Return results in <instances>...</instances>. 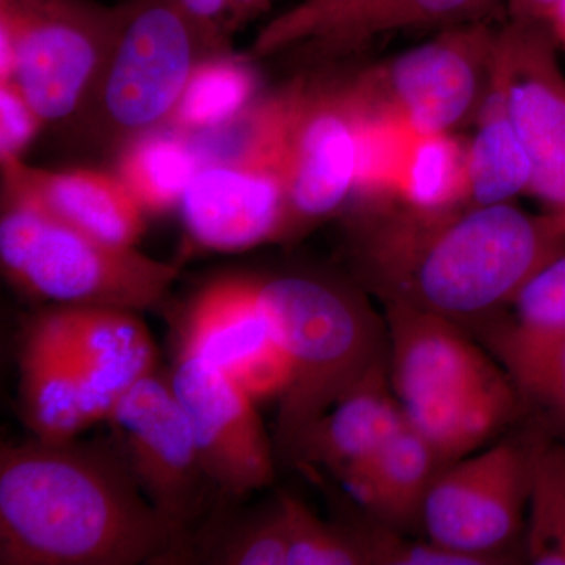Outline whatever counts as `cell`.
<instances>
[{
    "label": "cell",
    "mask_w": 565,
    "mask_h": 565,
    "mask_svg": "<svg viewBox=\"0 0 565 565\" xmlns=\"http://www.w3.org/2000/svg\"><path fill=\"white\" fill-rule=\"evenodd\" d=\"M349 217V258L360 286L384 303L460 326L501 316L565 250L559 222L512 203L426 212L384 199L355 203Z\"/></svg>",
    "instance_id": "obj_1"
},
{
    "label": "cell",
    "mask_w": 565,
    "mask_h": 565,
    "mask_svg": "<svg viewBox=\"0 0 565 565\" xmlns=\"http://www.w3.org/2000/svg\"><path fill=\"white\" fill-rule=\"evenodd\" d=\"M185 537L117 448L74 438L0 448V565L158 563Z\"/></svg>",
    "instance_id": "obj_2"
},
{
    "label": "cell",
    "mask_w": 565,
    "mask_h": 565,
    "mask_svg": "<svg viewBox=\"0 0 565 565\" xmlns=\"http://www.w3.org/2000/svg\"><path fill=\"white\" fill-rule=\"evenodd\" d=\"M256 280L291 362L274 434L277 459L288 462L305 430L388 356L385 321L360 288L330 275L292 270Z\"/></svg>",
    "instance_id": "obj_3"
},
{
    "label": "cell",
    "mask_w": 565,
    "mask_h": 565,
    "mask_svg": "<svg viewBox=\"0 0 565 565\" xmlns=\"http://www.w3.org/2000/svg\"><path fill=\"white\" fill-rule=\"evenodd\" d=\"M288 118L286 85L221 131L192 137L202 163L178 210L193 245L239 253L282 243Z\"/></svg>",
    "instance_id": "obj_4"
},
{
    "label": "cell",
    "mask_w": 565,
    "mask_h": 565,
    "mask_svg": "<svg viewBox=\"0 0 565 565\" xmlns=\"http://www.w3.org/2000/svg\"><path fill=\"white\" fill-rule=\"evenodd\" d=\"M0 264L11 285L57 307H158L180 269L137 247L77 232L31 203L2 195Z\"/></svg>",
    "instance_id": "obj_5"
},
{
    "label": "cell",
    "mask_w": 565,
    "mask_h": 565,
    "mask_svg": "<svg viewBox=\"0 0 565 565\" xmlns=\"http://www.w3.org/2000/svg\"><path fill=\"white\" fill-rule=\"evenodd\" d=\"M120 11L92 0H0V85H14L44 125L81 117Z\"/></svg>",
    "instance_id": "obj_6"
},
{
    "label": "cell",
    "mask_w": 565,
    "mask_h": 565,
    "mask_svg": "<svg viewBox=\"0 0 565 565\" xmlns=\"http://www.w3.org/2000/svg\"><path fill=\"white\" fill-rule=\"evenodd\" d=\"M87 109L107 141L163 128L196 65L217 54L174 0H128Z\"/></svg>",
    "instance_id": "obj_7"
},
{
    "label": "cell",
    "mask_w": 565,
    "mask_h": 565,
    "mask_svg": "<svg viewBox=\"0 0 565 565\" xmlns=\"http://www.w3.org/2000/svg\"><path fill=\"white\" fill-rule=\"evenodd\" d=\"M498 33L489 21L441 29L434 39L356 71L360 103L422 136L456 134L476 121L486 102Z\"/></svg>",
    "instance_id": "obj_8"
},
{
    "label": "cell",
    "mask_w": 565,
    "mask_h": 565,
    "mask_svg": "<svg viewBox=\"0 0 565 565\" xmlns=\"http://www.w3.org/2000/svg\"><path fill=\"white\" fill-rule=\"evenodd\" d=\"M288 92L281 244L294 243L348 210L362 163V109L352 74L297 77Z\"/></svg>",
    "instance_id": "obj_9"
},
{
    "label": "cell",
    "mask_w": 565,
    "mask_h": 565,
    "mask_svg": "<svg viewBox=\"0 0 565 565\" xmlns=\"http://www.w3.org/2000/svg\"><path fill=\"white\" fill-rule=\"evenodd\" d=\"M534 444L508 440L446 465L426 494V537L481 565L503 564L525 533Z\"/></svg>",
    "instance_id": "obj_10"
},
{
    "label": "cell",
    "mask_w": 565,
    "mask_h": 565,
    "mask_svg": "<svg viewBox=\"0 0 565 565\" xmlns=\"http://www.w3.org/2000/svg\"><path fill=\"white\" fill-rule=\"evenodd\" d=\"M115 446L156 511L188 534L207 489L191 419L172 379L148 374L107 416Z\"/></svg>",
    "instance_id": "obj_11"
},
{
    "label": "cell",
    "mask_w": 565,
    "mask_h": 565,
    "mask_svg": "<svg viewBox=\"0 0 565 565\" xmlns=\"http://www.w3.org/2000/svg\"><path fill=\"white\" fill-rule=\"evenodd\" d=\"M552 25L509 21L498 33L493 84L530 158L533 193L565 230V79Z\"/></svg>",
    "instance_id": "obj_12"
},
{
    "label": "cell",
    "mask_w": 565,
    "mask_h": 565,
    "mask_svg": "<svg viewBox=\"0 0 565 565\" xmlns=\"http://www.w3.org/2000/svg\"><path fill=\"white\" fill-rule=\"evenodd\" d=\"M174 392L191 419L204 473L228 498L273 484L277 452L255 401L226 373L181 351L172 374Z\"/></svg>",
    "instance_id": "obj_13"
},
{
    "label": "cell",
    "mask_w": 565,
    "mask_h": 565,
    "mask_svg": "<svg viewBox=\"0 0 565 565\" xmlns=\"http://www.w3.org/2000/svg\"><path fill=\"white\" fill-rule=\"evenodd\" d=\"M390 382L401 405L468 392L504 373L462 326L405 303H384Z\"/></svg>",
    "instance_id": "obj_14"
},
{
    "label": "cell",
    "mask_w": 565,
    "mask_h": 565,
    "mask_svg": "<svg viewBox=\"0 0 565 565\" xmlns=\"http://www.w3.org/2000/svg\"><path fill=\"white\" fill-rule=\"evenodd\" d=\"M2 195L31 203L71 228L121 247H137L147 230L139 203L115 172L47 170L6 159Z\"/></svg>",
    "instance_id": "obj_15"
},
{
    "label": "cell",
    "mask_w": 565,
    "mask_h": 565,
    "mask_svg": "<svg viewBox=\"0 0 565 565\" xmlns=\"http://www.w3.org/2000/svg\"><path fill=\"white\" fill-rule=\"evenodd\" d=\"M66 308L85 415L88 424L106 422L118 401L154 373V341L136 311Z\"/></svg>",
    "instance_id": "obj_16"
},
{
    "label": "cell",
    "mask_w": 565,
    "mask_h": 565,
    "mask_svg": "<svg viewBox=\"0 0 565 565\" xmlns=\"http://www.w3.org/2000/svg\"><path fill=\"white\" fill-rule=\"evenodd\" d=\"M404 423L386 356L305 430L288 462L323 468L340 481L370 462Z\"/></svg>",
    "instance_id": "obj_17"
},
{
    "label": "cell",
    "mask_w": 565,
    "mask_h": 565,
    "mask_svg": "<svg viewBox=\"0 0 565 565\" xmlns=\"http://www.w3.org/2000/svg\"><path fill=\"white\" fill-rule=\"evenodd\" d=\"M20 403L25 426L41 441L76 438L88 424L74 363L68 308L35 319L20 356Z\"/></svg>",
    "instance_id": "obj_18"
},
{
    "label": "cell",
    "mask_w": 565,
    "mask_h": 565,
    "mask_svg": "<svg viewBox=\"0 0 565 565\" xmlns=\"http://www.w3.org/2000/svg\"><path fill=\"white\" fill-rule=\"evenodd\" d=\"M275 340L256 277L230 275L207 282L196 294L181 351L202 356L230 373Z\"/></svg>",
    "instance_id": "obj_19"
},
{
    "label": "cell",
    "mask_w": 565,
    "mask_h": 565,
    "mask_svg": "<svg viewBox=\"0 0 565 565\" xmlns=\"http://www.w3.org/2000/svg\"><path fill=\"white\" fill-rule=\"evenodd\" d=\"M441 468L429 444L404 423L370 462L340 482L375 522L397 531L419 523L424 500Z\"/></svg>",
    "instance_id": "obj_20"
},
{
    "label": "cell",
    "mask_w": 565,
    "mask_h": 565,
    "mask_svg": "<svg viewBox=\"0 0 565 565\" xmlns=\"http://www.w3.org/2000/svg\"><path fill=\"white\" fill-rule=\"evenodd\" d=\"M508 374L468 392L401 405L405 423L434 449L441 467L473 455L509 422L519 396Z\"/></svg>",
    "instance_id": "obj_21"
},
{
    "label": "cell",
    "mask_w": 565,
    "mask_h": 565,
    "mask_svg": "<svg viewBox=\"0 0 565 565\" xmlns=\"http://www.w3.org/2000/svg\"><path fill=\"white\" fill-rule=\"evenodd\" d=\"M487 348L515 385L565 427V330L525 326L503 316L481 323Z\"/></svg>",
    "instance_id": "obj_22"
},
{
    "label": "cell",
    "mask_w": 565,
    "mask_h": 565,
    "mask_svg": "<svg viewBox=\"0 0 565 565\" xmlns=\"http://www.w3.org/2000/svg\"><path fill=\"white\" fill-rule=\"evenodd\" d=\"M200 163L192 137L159 128L118 148L115 173L145 214L158 215L180 207Z\"/></svg>",
    "instance_id": "obj_23"
},
{
    "label": "cell",
    "mask_w": 565,
    "mask_h": 565,
    "mask_svg": "<svg viewBox=\"0 0 565 565\" xmlns=\"http://www.w3.org/2000/svg\"><path fill=\"white\" fill-rule=\"evenodd\" d=\"M467 143L468 203L471 206L512 203L530 191V158L508 117L503 93L490 84Z\"/></svg>",
    "instance_id": "obj_24"
},
{
    "label": "cell",
    "mask_w": 565,
    "mask_h": 565,
    "mask_svg": "<svg viewBox=\"0 0 565 565\" xmlns=\"http://www.w3.org/2000/svg\"><path fill=\"white\" fill-rule=\"evenodd\" d=\"M258 92L259 74L250 57L232 50L207 55L196 65L163 128L189 137L221 131L259 102Z\"/></svg>",
    "instance_id": "obj_25"
},
{
    "label": "cell",
    "mask_w": 565,
    "mask_h": 565,
    "mask_svg": "<svg viewBox=\"0 0 565 565\" xmlns=\"http://www.w3.org/2000/svg\"><path fill=\"white\" fill-rule=\"evenodd\" d=\"M390 200L416 211L467 206V143L456 134H411L397 162Z\"/></svg>",
    "instance_id": "obj_26"
},
{
    "label": "cell",
    "mask_w": 565,
    "mask_h": 565,
    "mask_svg": "<svg viewBox=\"0 0 565 565\" xmlns=\"http://www.w3.org/2000/svg\"><path fill=\"white\" fill-rule=\"evenodd\" d=\"M379 0H300L274 18L256 36L253 55L266 57L302 47L334 61Z\"/></svg>",
    "instance_id": "obj_27"
},
{
    "label": "cell",
    "mask_w": 565,
    "mask_h": 565,
    "mask_svg": "<svg viewBox=\"0 0 565 565\" xmlns=\"http://www.w3.org/2000/svg\"><path fill=\"white\" fill-rule=\"evenodd\" d=\"M523 535L531 564L565 565V444L534 441Z\"/></svg>",
    "instance_id": "obj_28"
},
{
    "label": "cell",
    "mask_w": 565,
    "mask_h": 565,
    "mask_svg": "<svg viewBox=\"0 0 565 565\" xmlns=\"http://www.w3.org/2000/svg\"><path fill=\"white\" fill-rule=\"evenodd\" d=\"M500 0H379L345 43L343 55L360 51L375 36L419 29H448L489 21Z\"/></svg>",
    "instance_id": "obj_29"
},
{
    "label": "cell",
    "mask_w": 565,
    "mask_h": 565,
    "mask_svg": "<svg viewBox=\"0 0 565 565\" xmlns=\"http://www.w3.org/2000/svg\"><path fill=\"white\" fill-rule=\"evenodd\" d=\"M204 539V563L217 565H288V531L280 498L255 514L214 527Z\"/></svg>",
    "instance_id": "obj_30"
},
{
    "label": "cell",
    "mask_w": 565,
    "mask_h": 565,
    "mask_svg": "<svg viewBox=\"0 0 565 565\" xmlns=\"http://www.w3.org/2000/svg\"><path fill=\"white\" fill-rule=\"evenodd\" d=\"M288 531V565H367L355 526L323 522L296 494H278Z\"/></svg>",
    "instance_id": "obj_31"
},
{
    "label": "cell",
    "mask_w": 565,
    "mask_h": 565,
    "mask_svg": "<svg viewBox=\"0 0 565 565\" xmlns=\"http://www.w3.org/2000/svg\"><path fill=\"white\" fill-rule=\"evenodd\" d=\"M356 527V526H355ZM366 550L367 564L374 565H481L473 557L446 550L429 539L414 541L393 527L375 522L356 527Z\"/></svg>",
    "instance_id": "obj_32"
},
{
    "label": "cell",
    "mask_w": 565,
    "mask_h": 565,
    "mask_svg": "<svg viewBox=\"0 0 565 565\" xmlns=\"http://www.w3.org/2000/svg\"><path fill=\"white\" fill-rule=\"evenodd\" d=\"M511 308L525 326L565 330V250L531 277Z\"/></svg>",
    "instance_id": "obj_33"
},
{
    "label": "cell",
    "mask_w": 565,
    "mask_h": 565,
    "mask_svg": "<svg viewBox=\"0 0 565 565\" xmlns=\"http://www.w3.org/2000/svg\"><path fill=\"white\" fill-rule=\"evenodd\" d=\"M253 401L280 397L291 382V362L280 341L266 345L228 373Z\"/></svg>",
    "instance_id": "obj_34"
},
{
    "label": "cell",
    "mask_w": 565,
    "mask_h": 565,
    "mask_svg": "<svg viewBox=\"0 0 565 565\" xmlns=\"http://www.w3.org/2000/svg\"><path fill=\"white\" fill-rule=\"evenodd\" d=\"M44 126L14 85H0V161L24 159Z\"/></svg>",
    "instance_id": "obj_35"
},
{
    "label": "cell",
    "mask_w": 565,
    "mask_h": 565,
    "mask_svg": "<svg viewBox=\"0 0 565 565\" xmlns=\"http://www.w3.org/2000/svg\"><path fill=\"white\" fill-rule=\"evenodd\" d=\"M174 3L215 51L232 50L230 41L237 28L230 0H174Z\"/></svg>",
    "instance_id": "obj_36"
},
{
    "label": "cell",
    "mask_w": 565,
    "mask_h": 565,
    "mask_svg": "<svg viewBox=\"0 0 565 565\" xmlns=\"http://www.w3.org/2000/svg\"><path fill=\"white\" fill-rule=\"evenodd\" d=\"M511 21L552 25L561 0H508Z\"/></svg>",
    "instance_id": "obj_37"
},
{
    "label": "cell",
    "mask_w": 565,
    "mask_h": 565,
    "mask_svg": "<svg viewBox=\"0 0 565 565\" xmlns=\"http://www.w3.org/2000/svg\"><path fill=\"white\" fill-rule=\"evenodd\" d=\"M270 2L273 0H230L236 28L239 29L241 25L247 24L253 18L258 17L270 6Z\"/></svg>",
    "instance_id": "obj_38"
},
{
    "label": "cell",
    "mask_w": 565,
    "mask_h": 565,
    "mask_svg": "<svg viewBox=\"0 0 565 565\" xmlns=\"http://www.w3.org/2000/svg\"><path fill=\"white\" fill-rule=\"evenodd\" d=\"M552 29L557 39L565 43V0H561L559 7H557L555 18L552 21Z\"/></svg>",
    "instance_id": "obj_39"
}]
</instances>
